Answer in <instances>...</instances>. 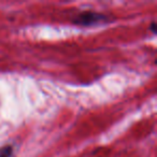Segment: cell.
<instances>
[{"label":"cell","instance_id":"6da1fadb","mask_svg":"<svg viewBox=\"0 0 157 157\" xmlns=\"http://www.w3.org/2000/svg\"><path fill=\"white\" fill-rule=\"evenodd\" d=\"M108 20L107 15L97 12H83V13L78 14L75 18L73 20V23L82 26H92V25L100 24L102 22H105Z\"/></svg>","mask_w":157,"mask_h":157},{"label":"cell","instance_id":"7a4b0ae2","mask_svg":"<svg viewBox=\"0 0 157 157\" xmlns=\"http://www.w3.org/2000/svg\"><path fill=\"white\" fill-rule=\"evenodd\" d=\"M12 154V146L6 145L0 147V157H10Z\"/></svg>","mask_w":157,"mask_h":157},{"label":"cell","instance_id":"3957f363","mask_svg":"<svg viewBox=\"0 0 157 157\" xmlns=\"http://www.w3.org/2000/svg\"><path fill=\"white\" fill-rule=\"evenodd\" d=\"M151 26H152V30H153V33H155V23H152V25H151Z\"/></svg>","mask_w":157,"mask_h":157}]
</instances>
